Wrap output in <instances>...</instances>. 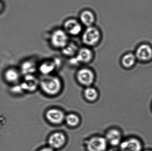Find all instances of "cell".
<instances>
[{"mask_svg": "<svg viewBox=\"0 0 152 151\" xmlns=\"http://www.w3.org/2000/svg\"><path fill=\"white\" fill-rule=\"evenodd\" d=\"M63 87L61 78L56 74L42 76L39 78V89L43 94L48 97H54L59 95Z\"/></svg>", "mask_w": 152, "mask_h": 151, "instance_id": "obj_1", "label": "cell"}, {"mask_svg": "<svg viewBox=\"0 0 152 151\" xmlns=\"http://www.w3.org/2000/svg\"><path fill=\"white\" fill-rule=\"evenodd\" d=\"M80 35L83 46L92 48L97 46L100 43L102 38L101 29L95 25L86 27Z\"/></svg>", "mask_w": 152, "mask_h": 151, "instance_id": "obj_2", "label": "cell"}, {"mask_svg": "<svg viewBox=\"0 0 152 151\" xmlns=\"http://www.w3.org/2000/svg\"><path fill=\"white\" fill-rule=\"evenodd\" d=\"M95 57V53L92 48L83 46L79 48L75 57L69 59V62L74 66H86L93 62Z\"/></svg>", "mask_w": 152, "mask_h": 151, "instance_id": "obj_3", "label": "cell"}, {"mask_svg": "<svg viewBox=\"0 0 152 151\" xmlns=\"http://www.w3.org/2000/svg\"><path fill=\"white\" fill-rule=\"evenodd\" d=\"M96 74L91 68L86 66L78 69L76 72L75 78L77 82L86 87L92 86L96 79Z\"/></svg>", "mask_w": 152, "mask_h": 151, "instance_id": "obj_4", "label": "cell"}, {"mask_svg": "<svg viewBox=\"0 0 152 151\" xmlns=\"http://www.w3.org/2000/svg\"><path fill=\"white\" fill-rule=\"evenodd\" d=\"M69 37L62 28H57L50 34V45L55 49L61 51L70 40Z\"/></svg>", "mask_w": 152, "mask_h": 151, "instance_id": "obj_5", "label": "cell"}, {"mask_svg": "<svg viewBox=\"0 0 152 151\" xmlns=\"http://www.w3.org/2000/svg\"><path fill=\"white\" fill-rule=\"evenodd\" d=\"M85 146L86 151H107L109 146L104 136L97 135L87 139Z\"/></svg>", "mask_w": 152, "mask_h": 151, "instance_id": "obj_6", "label": "cell"}, {"mask_svg": "<svg viewBox=\"0 0 152 151\" xmlns=\"http://www.w3.org/2000/svg\"><path fill=\"white\" fill-rule=\"evenodd\" d=\"M60 60L58 58L46 59L39 63L38 71L42 76L55 74L61 66Z\"/></svg>", "mask_w": 152, "mask_h": 151, "instance_id": "obj_7", "label": "cell"}, {"mask_svg": "<svg viewBox=\"0 0 152 151\" xmlns=\"http://www.w3.org/2000/svg\"><path fill=\"white\" fill-rule=\"evenodd\" d=\"M67 141V137L65 133L62 131H55L48 137L47 146L56 151L64 147Z\"/></svg>", "mask_w": 152, "mask_h": 151, "instance_id": "obj_8", "label": "cell"}, {"mask_svg": "<svg viewBox=\"0 0 152 151\" xmlns=\"http://www.w3.org/2000/svg\"><path fill=\"white\" fill-rule=\"evenodd\" d=\"M66 114L62 109L58 108H51L48 109L45 113V117L48 122L51 125L58 126L65 122Z\"/></svg>", "mask_w": 152, "mask_h": 151, "instance_id": "obj_9", "label": "cell"}, {"mask_svg": "<svg viewBox=\"0 0 152 151\" xmlns=\"http://www.w3.org/2000/svg\"><path fill=\"white\" fill-rule=\"evenodd\" d=\"M83 27L78 19L70 18L64 22L62 28L69 37H77L81 35Z\"/></svg>", "mask_w": 152, "mask_h": 151, "instance_id": "obj_10", "label": "cell"}, {"mask_svg": "<svg viewBox=\"0 0 152 151\" xmlns=\"http://www.w3.org/2000/svg\"><path fill=\"white\" fill-rule=\"evenodd\" d=\"M134 53L140 63H148L152 61V46L150 44L146 43L140 44Z\"/></svg>", "mask_w": 152, "mask_h": 151, "instance_id": "obj_11", "label": "cell"}, {"mask_svg": "<svg viewBox=\"0 0 152 151\" xmlns=\"http://www.w3.org/2000/svg\"><path fill=\"white\" fill-rule=\"evenodd\" d=\"M120 151H143V144L140 139L131 137L123 139L119 146Z\"/></svg>", "mask_w": 152, "mask_h": 151, "instance_id": "obj_12", "label": "cell"}, {"mask_svg": "<svg viewBox=\"0 0 152 151\" xmlns=\"http://www.w3.org/2000/svg\"><path fill=\"white\" fill-rule=\"evenodd\" d=\"M109 146L119 147L123 140V134L119 128L113 127L109 129L104 135Z\"/></svg>", "mask_w": 152, "mask_h": 151, "instance_id": "obj_13", "label": "cell"}, {"mask_svg": "<svg viewBox=\"0 0 152 151\" xmlns=\"http://www.w3.org/2000/svg\"><path fill=\"white\" fill-rule=\"evenodd\" d=\"M25 92L32 93L39 88V78L35 75L22 77L20 82Z\"/></svg>", "mask_w": 152, "mask_h": 151, "instance_id": "obj_14", "label": "cell"}, {"mask_svg": "<svg viewBox=\"0 0 152 151\" xmlns=\"http://www.w3.org/2000/svg\"><path fill=\"white\" fill-rule=\"evenodd\" d=\"M38 64L36 59L33 58L23 61L19 68L22 77L35 75L38 72Z\"/></svg>", "mask_w": 152, "mask_h": 151, "instance_id": "obj_15", "label": "cell"}, {"mask_svg": "<svg viewBox=\"0 0 152 151\" xmlns=\"http://www.w3.org/2000/svg\"><path fill=\"white\" fill-rule=\"evenodd\" d=\"M3 76L6 82L11 85L20 83L22 78L19 68L12 66L4 71Z\"/></svg>", "mask_w": 152, "mask_h": 151, "instance_id": "obj_16", "label": "cell"}, {"mask_svg": "<svg viewBox=\"0 0 152 151\" xmlns=\"http://www.w3.org/2000/svg\"><path fill=\"white\" fill-rule=\"evenodd\" d=\"M78 19L83 26L87 27L95 25L96 17L93 11L86 9L80 12Z\"/></svg>", "mask_w": 152, "mask_h": 151, "instance_id": "obj_17", "label": "cell"}, {"mask_svg": "<svg viewBox=\"0 0 152 151\" xmlns=\"http://www.w3.org/2000/svg\"><path fill=\"white\" fill-rule=\"evenodd\" d=\"M137 62L134 53L132 52L125 53L121 56L120 60L122 67L126 69H130L134 67Z\"/></svg>", "mask_w": 152, "mask_h": 151, "instance_id": "obj_18", "label": "cell"}, {"mask_svg": "<svg viewBox=\"0 0 152 151\" xmlns=\"http://www.w3.org/2000/svg\"><path fill=\"white\" fill-rule=\"evenodd\" d=\"M80 48L77 43L70 40L61 51L64 57L69 59L75 57Z\"/></svg>", "mask_w": 152, "mask_h": 151, "instance_id": "obj_19", "label": "cell"}, {"mask_svg": "<svg viewBox=\"0 0 152 151\" xmlns=\"http://www.w3.org/2000/svg\"><path fill=\"white\" fill-rule=\"evenodd\" d=\"M83 96L86 101L93 103L98 100L99 94L98 90L92 86L85 88L83 92Z\"/></svg>", "mask_w": 152, "mask_h": 151, "instance_id": "obj_20", "label": "cell"}, {"mask_svg": "<svg viewBox=\"0 0 152 151\" xmlns=\"http://www.w3.org/2000/svg\"><path fill=\"white\" fill-rule=\"evenodd\" d=\"M80 122L81 118L77 113L71 112L67 114L65 116L64 123L69 128H77L80 125Z\"/></svg>", "mask_w": 152, "mask_h": 151, "instance_id": "obj_21", "label": "cell"}, {"mask_svg": "<svg viewBox=\"0 0 152 151\" xmlns=\"http://www.w3.org/2000/svg\"><path fill=\"white\" fill-rule=\"evenodd\" d=\"M10 91L12 94L15 95H20L25 93L20 83L11 85Z\"/></svg>", "mask_w": 152, "mask_h": 151, "instance_id": "obj_22", "label": "cell"}, {"mask_svg": "<svg viewBox=\"0 0 152 151\" xmlns=\"http://www.w3.org/2000/svg\"><path fill=\"white\" fill-rule=\"evenodd\" d=\"M37 151H56L51 148L49 146H47L40 148Z\"/></svg>", "mask_w": 152, "mask_h": 151, "instance_id": "obj_23", "label": "cell"}, {"mask_svg": "<svg viewBox=\"0 0 152 151\" xmlns=\"http://www.w3.org/2000/svg\"><path fill=\"white\" fill-rule=\"evenodd\" d=\"M4 9V5L3 3L0 1V13L2 12Z\"/></svg>", "mask_w": 152, "mask_h": 151, "instance_id": "obj_24", "label": "cell"}, {"mask_svg": "<svg viewBox=\"0 0 152 151\" xmlns=\"http://www.w3.org/2000/svg\"><path fill=\"white\" fill-rule=\"evenodd\" d=\"M143 151H152V150H151V149H147V150H143Z\"/></svg>", "mask_w": 152, "mask_h": 151, "instance_id": "obj_25", "label": "cell"}]
</instances>
